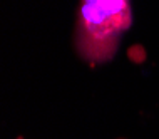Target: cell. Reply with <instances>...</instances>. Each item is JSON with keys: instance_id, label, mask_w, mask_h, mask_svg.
Masks as SVG:
<instances>
[{"instance_id": "obj_1", "label": "cell", "mask_w": 159, "mask_h": 139, "mask_svg": "<svg viewBox=\"0 0 159 139\" xmlns=\"http://www.w3.org/2000/svg\"><path fill=\"white\" fill-rule=\"evenodd\" d=\"M131 25V0H80L74 34L79 57L91 66L112 60Z\"/></svg>"}]
</instances>
